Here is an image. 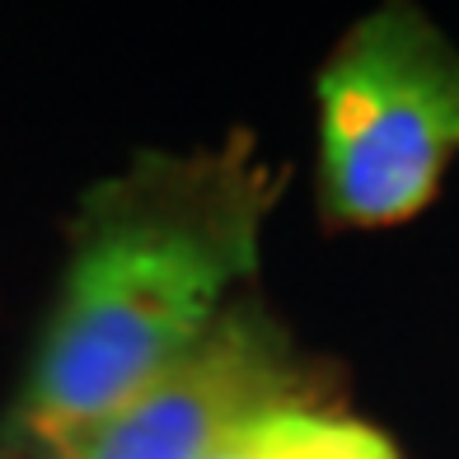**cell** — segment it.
<instances>
[{
    "mask_svg": "<svg viewBox=\"0 0 459 459\" xmlns=\"http://www.w3.org/2000/svg\"><path fill=\"white\" fill-rule=\"evenodd\" d=\"M258 164L155 160L85 202L0 446L52 459L187 357L258 267Z\"/></svg>",
    "mask_w": 459,
    "mask_h": 459,
    "instance_id": "obj_1",
    "label": "cell"
},
{
    "mask_svg": "<svg viewBox=\"0 0 459 459\" xmlns=\"http://www.w3.org/2000/svg\"><path fill=\"white\" fill-rule=\"evenodd\" d=\"M328 459H403L399 446L385 431H375L370 422L357 417H333L328 427Z\"/></svg>",
    "mask_w": 459,
    "mask_h": 459,
    "instance_id": "obj_5",
    "label": "cell"
},
{
    "mask_svg": "<svg viewBox=\"0 0 459 459\" xmlns=\"http://www.w3.org/2000/svg\"><path fill=\"white\" fill-rule=\"evenodd\" d=\"M305 389L286 333L258 305L230 300L187 357L52 459H202L267 412L315 408Z\"/></svg>",
    "mask_w": 459,
    "mask_h": 459,
    "instance_id": "obj_3",
    "label": "cell"
},
{
    "mask_svg": "<svg viewBox=\"0 0 459 459\" xmlns=\"http://www.w3.org/2000/svg\"><path fill=\"white\" fill-rule=\"evenodd\" d=\"M333 412L319 408H281L248 422L230 441H221L202 459H328Z\"/></svg>",
    "mask_w": 459,
    "mask_h": 459,
    "instance_id": "obj_4",
    "label": "cell"
},
{
    "mask_svg": "<svg viewBox=\"0 0 459 459\" xmlns=\"http://www.w3.org/2000/svg\"><path fill=\"white\" fill-rule=\"evenodd\" d=\"M328 221L385 230L427 212L459 155V52L412 5L351 29L315 80Z\"/></svg>",
    "mask_w": 459,
    "mask_h": 459,
    "instance_id": "obj_2",
    "label": "cell"
}]
</instances>
